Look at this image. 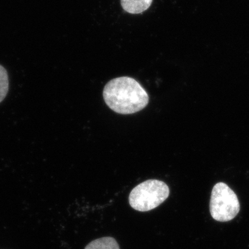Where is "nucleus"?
Segmentation results:
<instances>
[{"label": "nucleus", "instance_id": "obj_3", "mask_svg": "<svg viewBox=\"0 0 249 249\" xmlns=\"http://www.w3.org/2000/svg\"><path fill=\"white\" fill-rule=\"evenodd\" d=\"M240 209L238 198L231 188L225 183H216L210 201V213L214 220L222 222L232 220Z\"/></svg>", "mask_w": 249, "mask_h": 249}, {"label": "nucleus", "instance_id": "obj_6", "mask_svg": "<svg viewBox=\"0 0 249 249\" xmlns=\"http://www.w3.org/2000/svg\"><path fill=\"white\" fill-rule=\"evenodd\" d=\"M9 81L7 71L4 67L0 65V103L6 98L9 91Z\"/></svg>", "mask_w": 249, "mask_h": 249}, {"label": "nucleus", "instance_id": "obj_1", "mask_svg": "<svg viewBox=\"0 0 249 249\" xmlns=\"http://www.w3.org/2000/svg\"><path fill=\"white\" fill-rule=\"evenodd\" d=\"M108 107L121 114H132L142 110L149 103V96L139 82L124 76L114 78L103 89Z\"/></svg>", "mask_w": 249, "mask_h": 249}, {"label": "nucleus", "instance_id": "obj_4", "mask_svg": "<svg viewBox=\"0 0 249 249\" xmlns=\"http://www.w3.org/2000/svg\"><path fill=\"white\" fill-rule=\"evenodd\" d=\"M153 0H121V6L131 14H142L151 6Z\"/></svg>", "mask_w": 249, "mask_h": 249}, {"label": "nucleus", "instance_id": "obj_5", "mask_svg": "<svg viewBox=\"0 0 249 249\" xmlns=\"http://www.w3.org/2000/svg\"><path fill=\"white\" fill-rule=\"evenodd\" d=\"M85 249H120V247L115 239L106 237L92 241Z\"/></svg>", "mask_w": 249, "mask_h": 249}, {"label": "nucleus", "instance_id": "obj_2", "mask_svg": "<svg viewBox=\"0 0 249 249\" xmlns=\"http://www.w3.org/2000/svg\"><path fill=\"white\" fill-rule=\"evenodd\" d=\"M169 187L163 181L150 179L134 188L129 196L131 207L147 212L158 207L169 196Z\"/></svg>", "mask_w": 249, "mask_h": 249}]
</instances>
